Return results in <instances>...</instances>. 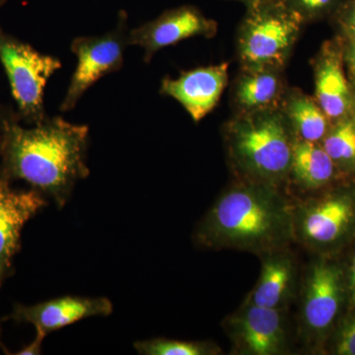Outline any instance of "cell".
Returning <instances> with one entry per match:
<instances>
[{
  "instance_id": "6da1fadb",
  "label": "cell",
  "mask_w": 355,
  "mask_h": 355,
  "mask_svg": "<svg viewBox=\"0 0 355 355\" xmlns=\"http://www.w3.org/2000/svg\"><path fill=\"white\" fill-rule=\"evenodd\" d=\"M89 128L60 116L46 118L35 127L20 125L13 116L0 118V177L24 181L53 198L58 209L69 202L87 166Z\"/></svg>"
},
{
  "instance_id": "7a4b0ae2",
  "label": "cell",
  "mask_w": 355,
  "mask_h": 355,
  "mask_svg": "<svg viewBox=\"0 0 355 355\" xmlns=\"http://www.w3.org/2000/svg\"><path fill=\"white\" fill-rule=\"evenodd\" d=\"M293 224L291 210L275 186L247 180L216 200L196 240L209 248L268 252L284 245Z\"/></svg>"
},
{
  "instance_id": "3957f363",
  "label": "cell",
  "mask_w": 355,
  "mask_h": 355,
  "mask_svg": "<svg viewBox=\"0 0 355 355\" xmlns=\"http://www.w3.org/2000/svg\"><path fill=\"white\" fill-rule=\"evenodd\" d=\"M225 132L229 156L248 181L277 186L291 174L295 135L280 108L239 113Z\"/></svg>"
},
{
  "instance_id": "277c9868",
  "label": "cell",
  "mask_w": 355,
  "mask_h": 355,
  "mask_svg": "<svg viewBox=\"0 0 355 355\" xmlns=\"http://www.w3.org/2000/svg\"><path fill=\"white\" fill-rule=\"evenodd\" d=\"M304 22L280 0L247 6L238 33L243 69L282 70L291 58Z\"/></svg>"
},
{
  "instance_id": "5b68a950",
  "label": "cell",
  "mask_w": 355,
  "mask_h": 355,
  "mask_svg": "<svg viewBox=\"0 0 355 355\" xmlns=\"http://www.w3.org/2000/svg\"><path fill=\"white\" fill-rule=\"evenodd\" d=\"M0 62L6 69L20 118L41 123L46 118L44 89L50 77L62 67L57 58L43 55L0 28Z\"/></svg>"
},
{
  "instance_id": "8992f818",
  "label": "cell",
  "mask_w": 355,
  "mask_h": 355,
  "mask_svg": "<svg viewBox=\"0 0 355 355\" xmlns=\"http://www.w3.org/2000/svg\"><path fill=\"white\" fill-rule=\"evenodd\" d=\"M128 16L121 11L118 26L101 36L78 37L71 43L77 58L76 71L70 80L60 111L69 112L76 106L89 87L103 76L118 71L123 65V53L128 46Z\"/></svg>"
},
{
  "instance_id": "52a82bcc",
  "label": "cell",
  "mask_w": 355,
  "mask_h": 355,
  "mask_svg": "<svg viewBox=\"0 0 355 355\" xmlns=\"http://www.w3.org/2000/svg\"><path fill=\"white\" fill-rule=\"evenodd\" d=\"M216 33V21L205 17L198 7L184 6L164 11L156 19L128 32V46H141L144 60L150 62L166 46L193 37L214 38Z\"/></svg>"
},
{
  "instance_id": "ba28073f",
  "label": "cell",
  "mask_w": 355,
  "mask_h": 355,
  "mask_svg": "<svg viewBox=\"0 0 355 355\" xmlns=\"http://www.w3.org/2000/svg\"><path fill=\"white\" fill-rule=\"evenodd\" d=\"M225 329L238 354L275 355L286 349V330L279 308L246 303L228 318Z\"/></svg>"
},
{
  "instance_id": "9c48e42d",
  "label": "cell",
  "mask_w": 355,
  "mask_h": 355,
  "mask_svg": "<svg viewBox=\"0 0 355 355\" xmlns=\"http://www.w3.org/2000/svg\"><path fill=\"white\" fill-rule=\"evenodd\" d=\"M46 205L39 191L14 190L8 180L0 177V288L15 272L13 260L21 250L25 224Z\"/></svg>"
},
{
  "instance_id": "30bf717a",
  "label": "cell",
  "mask_w": 355,
  "mask_h": 355,
  "mask_svg": "<svg viewBox=\"0 0 355 355\" xmlns=\"http://www.w3.org/2000/svg\"><path fill=\"white\" fill-rule=\"evenodd\" d=\"M113 310V304L106 297L64 296L36 305L15 304L8 319L33 324L36 329V336L44 340L49 334L81 320L110 316Z\"/></svg>"
},
{
  "instance_id": "8fae6325",
  "label": "cell",
  "mask_w": 355,
  "mask_h": 355,
  "mask_svg": "<svg viewBox=\"0 0 355 355\" xmlns=\"http://www.w3.org/2000/svg\"><path fill=\"white\" fill-rule=\"evenodd\" d=\"M343 62L340 41L326 42L314 62L315 100L333 123L355 111L354 93Z\"/></svg>"
},
{
  "instance_id": "7c38bea8",
  "label": "cell",
  "mask_w": 355,
  "mask_h": 355,
  "mask_svg": "<svg viewBox=\"0 0 355 355\" xmlns=\"http://www.w3.org/2000/svg\"><path fill=\"white\" fill-rule=\"evenodd\" d=\"M227 83L228 64L224 62L182 72L176 79L166 77L160 92L177 100L198 123L216 108Z\"/></svg>"
},
{
  "instance_id": "4fadbf2b",
  "label": "cell",
  "mask_w": 355,
  "mask_h": 355,
  "mask_svg": "<svg viewBox=\"0 0 355 355\" xmlns=\"http://www.w3.org/2000/svg\"><path fill=\"white\" fill-rule=\"evenodd\" d=\"M343 296L342 272L338 266L319 261L306 284L303 319L313 333L322 334L335 321Z\"/></svg>"
},
{
  "instance_id": "5bb4252c",
  "label": "cell",
  "mask_w": 355,
  "mask_h": 355,
  "mask_svg": "<svg viewBox=\"0 0 355 355\" xmlns=\"http://www.w3.org/2000/svg\"><path fill=\"white\" fill-rule=\"evenodd\" d=\"M354 217L347 196H334L306 207L299 216L301 237L312 245L333 244L345 235Z\"/></svg>"
},
{
  "instance_id": "9a60e30c",
  "label": "cell",
  "mask_w": 355,
  "mask_h": 355,
  "mask_svg": "<svg viewBox=\"0 0 355 355\" xmlns=\"http://www.w3.org/2000/svg\"><path fill=\"white\" fill-rule=\"evenodd\" d=\"M282 70L243 69L234 86L235 105L239 113L279 108L284 96Z\"/></svg>"
},
{
  "instance_id": "2e32d148",
  "label": "cell",
  "mask_w": 355,
  "mask_h": 355,
  "mask_svg": "<svg viewBox=\"0 0 355 355\" xmlns=\"http://www.w3.org/2000/svg\"><path fill=\"white\" fill-rule=\"evenodd\" d=\"M279 107L296 139L319 142L330 130L331 121L315 98L300 90L284 94Z\"/></svg>"
},
{
  "instance_id": "e0dca14e",
  "label": "cell",
  "mask_w": 355,
  "mask_h": 355,
  "mask_svg": "<svg viewBox=\"0 0 355 355\" xmlns=\"http://www.w3.org/2000/svg\"><path fill=\"white\" fill-rule=\"evenodd\" d=\"M336 166L318 142L294 139L291 173L299 184L318 189L331 181Z\"/></svg>"
},
{
  "instance_id": "ac0fdd59",
  "label": "cell",
  "mask_w": 355,
  "mask_h": 355,
  "mask_svg": "<svg viewBox=\"0 0 355 355\" xmlns=\"http://www.w3.org/2000/svg\"><path fill=\"white\" fill-rule=\"evenodd\" d=\"M293 265L284 254H273L263 261L260 279L247 303L261 307L279 308L291 289Z\"/></svg>"
},
{
  "instance_id": "d6986e66",
  "label": "cell",
  "mask_w": 355,
  "mask_h": 355,
  "mask_svg": "<svg viewBox=\"0 0 355 355\" xmlns=\"http://www.w3.org/2000/svg\"><path fill=\"white\" fill-rule=\"evenodd\" d=\"M322 146L336 166L355 169V111L334 123Z\"/></svg>"
},
{
  "instance_id": "ffe728a7",
  "label": "cell",
  "mask_w": 355,
  "mask_h": 355,
  "mask_svg": "<svg viewBox=\"0 0 355 355\" xmlns=\"http://www.w3.org/2000/svg\"><path fill=\"white\" fill-rule=\"evenodd\" d=\"M133 347L142 355H209L218 352L210 343L186 340L153 338L133 343Z\"/></svg>"
},
{
  "instance_id": "44dd1931",
  "label": "cell",
  "mask_w": 355,
  "mask_h": 355,
  "mask_svg": "<svg viewBox=\"0 0 355 355\" xmlns=\"http://www.w3.org/2000/svg\"><path fill=\"white\" fill-rule=\"evenodd\" d=\"M306 23L333 16L343 0H280Z\"/></svg>"
},
{
  "instance_id": "7402d4cb",
  "label": "cell",
  "mask_w": 355,
  "mask_h": 355,
  "mask_svg": "<svg viewBox=\"0 0 355 355\" xmlns=\"http://www.w3.org/2000/svg\"><path fill=\"white\" fill-rule=\"evenodd\" d=\"M333 17L347 38L355 40V0H343Z\"/></svg>"
},
{
  "instance_id": "603a6c76",
  "label": "cell",
  "mask_w": 355,
  "mask_h": 355,
  "mask_svg": "<svg viewBox=\"0 0 355 355\" xmlns=\"http://www.w3.org/2000/svg\"><path fill=\"white\" fill-rule=\"evenodd\" d=\"M336 354L342 355H355V313L343 326L338 343Z\"/></svg>"
},
{
  "instance_id": "cb8c5ba5",
  "label": "cell",
  "mask_w": 355,
  "mask_h": 355,
  "mask_svg": "<svg viewBox=\"0 0 355 355\" xmlns=\"http://www.w3.org/2000/svg\"><path fill=\"white\" fill-rule=\"evenodd\" d=\"M343 44V53H345V60L349 65V69L355 70V40H345Z\"/></svg>"
},
{
  "instance_id": "d4e9b609",
  "label": "cell",
  "mask_w": 355,
  "mask_h": 355,
  "mask_svg": "<svg viewBox=\"0 0 355 355\" xmlns=\"http://www.w3.org/2000/svg\"><path fill=\"white\" fill-rule=\"evenodd\" d=\"M43 338H40L38 336H35L33 342L25 347L24 349H20L19 352H16V355H36L41 354L42 343H43Z\"/></svg>"
},
{
  "instance_id": "484cf974",
  "label": "cell",
  "mask_w": 355,
  "mask_h": 355,
  "mask_svg": "<svg viewBox=\"0 0 355 355\" xmlns=\"http://www.w3.org/2000/svg\"><path fill=\"white\" fill-rule=\"evenodd\" d=\"M350 303L352 306H355V256L352 261V268H350Z\"/></svg>"
},
{
  "instance_id": "4316f807",
  "label": "cell",
  "mask_w": 355,
  "mask_h": 355,
  "mask_svg": "<svg viewBox=\"0 0 355 355\" xmlns=\"http://www.w3.org/2000/svg\"><path fill=\"white\" fill-rule=\"evenodd\" d=\"M350 85H352V93H354V103H355V70L350 69Z\"/></svg>"
},
{
  "instance_id": "83f0119b",
  "label": "cell",
  "mask_w": 355,
  "mask_h": 355,
  "mask_svg": "<svg viewBox=\"0 0 355 355\" xmlns=\"http://www.w3.org/2000/svg\"><path fill=\"white\" fill-rule=\"evenodd\" d=\"M236 1L242 2V3L246 4V6H251V4L257 3V2L263 1V0H236Z\"/></svg>"
},
{
  "instance_id": "f1b7e54d",
  "label": "cell",
  "mask_w": 355,
  "mask_h": 355,
  "mask_svg": "<svg viewBox=\"0 0 355 355\" xmlns=\"http://www.w3.org/2000/svg\"><path fill=\"white\" fill-rule=\"evenodd\" d=\"M0 349H4L3 345L1 343V320H0Z\"/></svg>"
},
{
  "instance_id": "f546056e",
  "label": "cell",
  "mask_w": 355,
  "mask_h": 355,
  "mask_svg": "<svg viewBox=\"0 0 355 355\" xmlns=\"http://www.w3.org/2000/svg\"><path fill=\"white\" fill-rule=\"evenodd\" d=\"M6 1L7 0H0V6H3V4L6 3Z\"/></svg>"
}]
</instances>
